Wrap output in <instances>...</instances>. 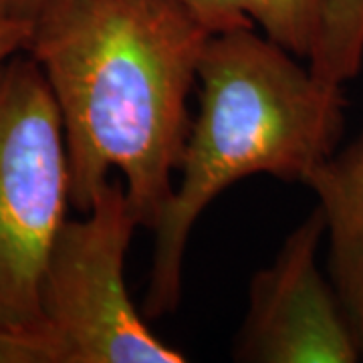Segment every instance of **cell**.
Returning <instances> with one entry per match:
<instances>
[{
  "label": "cell",
  "instance_id": "1",
  "mask_svg": "<svg viewBox=\"0 0 363 363\" xmlns=\"http://www.w3.org/2000/svg\"><path fill=\"white\" fill-rule=\"evenodd\" d=\"M214 33L178 0H45L25 52L65 135L71 206L87 212L116 169L140 226L174 194L190 131L188 97Z\"/></svg>",
  "mask_w": 363,
  "mask_h": 363
},
{
  "label": "cell",
  "instance_id": "2",
  "mask_svg": "<svg viewBox=\"0 0 363 363\" xmlns=\"http://www.w3.org/2000/svg\"><path fill=\"white\" fill-rule=\"evenodd\" d=\"M255 26L214 33L198 65L200 109L190 123L180 182L154 226L147 319L176 311L188 238L200 214L234 182L267 174L303 182L337 150L343 87L315 77Z\"/></svg>",
  "mask_w": 363,
  "mask_h": 363
},
{
  "label": "cell",
  "instance_id": "3",
  "mask_svg": "<svg viewBox=\"0 0 363 363\" xmlns=\"http://www.w3.org/2000/svg\"><path fill=\"white\" fill-rule=\"evenodd\" d=\"M69 206L61 117L39 65L21 51L0 65V329L47 331L40 285Z\"/></svg>",
  "mask_w": 363,
  "mask_h": 363
},
{
  "label": "cell",
  "instance_id": "4",
  "mask_svg": "<svg viewBox=\"0 0 363 363\" xmlns=\"http://www.w3.org/2000/svg\"><path fill=\"white\" fill-rule=\"evenodd\" d=\"M140 220L125 186L105 182L79 220L67 218L45 267L40 307L61 363H184L150 329L125 286V255Z\"/></svg>",
  "mask_w": 363,
  "mask_h": 363
},
{
  "label": "cell",
  "instance_id": "5",
  "mask_svg": "<svg viewBox=\"0 0 363 363\" xmlns=\"http://www.w3.org/2000/svg\"><path fill=\"white\" fill-rule=\"evenodd\" d=\"M323 240V214L315 206L271 264L255 272L247 317L234 339V362H362L350 315L317 260Z\"/></svg>",
  "mask_w": 363,
  "mask_h": 363
},
{
  "label": "cell",
  "instance_id": "6",
  "mask_svg": "<svg viewBox=\"0 0 363 363\" xmlns=\"http://www.w3.org/2000/svg\"><path fill=\"white\" fill-rule=\"evenodd\" d=\"M305 184L323 214L327 274L350 315L363 362V131L323 160Z\"/></svg>",
  "mask_w": 363,
  "mask_h": 363
},
{
  "label": "cell",
  "instance_id": "7",
  "mask_svg": "<svg viewBox=\"0 0 363 363\" xmlns=\"http://www.w3.org/2000/svg\"><path fill=\"white\" fill-rule=\"evenodd\" d=\"M212 30L259 26L277 45L309 61L323 26L325 0H178Z\"/></svg>",
  "mask_w": 363,
  "mask_h": 363
},
{
  "label": "cell",
  "instance_id": "8",
  "mask_svg": "<svg viewBox=\"0 0 363 363\" xmlns=\"http://www.w3.org/2000/svg\"><path fill=\"white\" fill-rule=\"evenodd\" d=\"M313 75L343 87L363 67V0H325L323 26L307 61Z\"/></svg>",
  "mask_w": 363,
  "mask_h": 363
},
{
  "label": "cell",
  "instance_id": "9",
  "mask_svg": "<svg viewBox=\"0 0 363 363\" xmlns=\"http://www.w3.org/2000/svg\"><path fill=\"white\" fill-rule=\"evenodd\" d=\"M0 363H61V350L49 331L0 329Z\"/></svg>",
  "mask_w": 363,
  "mask_h": 363
},
{
  "label": "cell",
  "instance_id": "10",
  "mask_svg": "<svg viewBox=\"0 0 363 363\" xmlns=\"http://www.w3.org/2000/svg\"><path fill=\"white\" fill-rule=\"evenodd\" d=\"M28 30H30V23L16 21L0 13V65L16 52L25 51Z\"/></svg>",
  "mask_w": 363,
  "mask_h": 363
},
{
  "label": "cell",
  "instance_id": "11",
  "mask_svg": "<svg viewBox=\"0 0 363 363\" xmlns=\"http://www.w3.org/2000/svg\"><path fill=\"white\" fill-rule=\"evenodd\" d=\"M43 2L45 0H0V13L16 21L33 23Z\"/></svg>",
  "mask_w": 363,
  "mask_h": 363
}]
</instances>
